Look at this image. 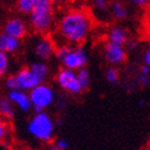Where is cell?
Wrapping results in <instances>:
<instances>
[{
    "instance_id": "f1b7e54d",
    "label": "cell",
    "mask_w": 150,
    "mask_h": 150,
    "mask_svg": "<svg viewBox=\"0 0 150 150\" xmlns=\"http://www.w3.org/2000/svg\"><path fill=\"white\" fill-rule=\"evenodd\" d=\"M146 3L148 1H145V0H134L133 1V4H136V5H146Z\"/></svg>"
},
{
    "instance_id": "3957f363",
    "label": "cell",
    "mask_w": 150,
    "mask_h": 150,
    "mask_svg": "<svg viewBox=\"0 0 150 150\" xmlns=\"http://www.w3.org/2000/svg\"><path fill=\"white\" fill-rule=\"evenodd\" d=\"M30 24L34 30L45 33L53 24V6L48 0H36V5L29 15Z\"/></svg>"
},
{
    "instance_id": "5b68a950",
    "label": "cell",
    "mask_w": 150,
    "mask_h": 150,
    "mask_svg": "<svg viewBox=\"0 0 150 150\" xmlns=\"http://www.w3.org/2000/svg\"><path fill=\"white\" fill-rule=\"evenodd\" d=\"M31 103H33V109L35 113H42L47 107H49L53 103L54 100V91L51 86L46 84H41L36 86L29 93Z\"/></svg>"
},
{
    "instance_id": "4fadbf2b",
    "label": "cell",
    "mask_w": 150,
    "mask_h": 150,
    "mask_svg": "<svg viewBox=\"0 0 150 150\" xmlns=\"http://www.w3.org/2000/svg\"><path fill=\"white\" fill-rule=\"evenodd\" d=\"M108 42L124 46L129 42V34L121 27H113L108 31Z\"/></svg>"
},
{
    "instance_id": "ba28073f",
    "label": "cell",
    "mask_w": 150,
    "mask_h": 150,
    "mask_svg": "<svg viewBox=\"0 0 150 150\" xmlns=\"http://www.w3.org/2000/svg\"><path fill=\"white\" fill-rule=\"evenodd\" d=\"M103 54L106 60L112 65H119L122 64L126 59V51L124 46H119L112 42H107L103 49Z\"/></svg>"
},
{
    "instance_id": "6da1fadb",
    "label": "cell",
    "mask_w": 150,
    "mask_h": 150,
    "mask_svg": "<svg viewBox=\"0 0 150 150\" xmlns=\"http://www.w3.org/2000/svg\"><path fill=\"white\" fill-rule=\"evenodd\" d=\"M91 28L89 16L84 11H70L60 19L59 33L62 39L71 43L83 42Z\"/></svg>"
},
{
    "instance_id": "ac0fdd59",
    "label": "cell",
    "mask_w": 150,
    "mask_h": 150,
    "mask_svg": "<svg viewBox=\"0 0 150 150\" xmlns=\"http://www.w3.org/2000/svg\"><path fill=\"white\" fill-rule=\"evenodd\" d=\"M77 78H78V82L82 86V89H86L90 84V74H89V71L86 69H81L77 71Z\"/></svg>"
},
{
    "instance_id": "f546056e",
    "label": "cell",
    "mask_w": 150,
    "mask_h": 150,
    "mask_svg": "<svg viewBox=\"0 0 150 150\" xmlns=\"http://www.w3.org/2000/svg\"><path fill=\"white\" fill-rule=\"evenodd\" d=\"M49 150H60V149H58L57 146H52V148H51V149H49Z\"/></svg>"
},
{
    "instance_id": "d4e9b609",
    "label": "cell",
    "mask_w": 150,
    "mask_h": 150,
    "mask_svg": "<svg viewBox=\"0 0 150 150\" xmlns=\"http://www.w3.org/2000/svg\"><path fill=\"white\" fill-rule=\"evenodd\" d=\"M69 142L67 141H65V139H58L57 142H55V146L58 148V149H60V150H66L67 148H69Z\"/></svg>"
},
{
    "instance_id": "8992f818",
    "label": "cell",
    "mask_w": 150,
    "mask_h": 150,
    "mask_svg": "<svg viewBox=\"0 0 150 150\" xmlns=\"http://www.w3.org/2000/svg\"><path fill=\"white\" fill-rule=\"evenodd\" d=\"M57 83L60 88L71 93V94H81L83 91L82 86L77 78V72L69 69H61L57 73Z\"/></svg>"
},
{
    "instance_id": "52a82bcc",
    "label": "cell",
    "mask_w": 150,
    "mask_h": 150,
    "mask_svg": "<svg viewBox=\"0 0 150 150\" xmlns=\"http://www.w3.org/2000/svg\"><path fill=\"white\" fill-rule=\"evenodd\" d=\"M88 61V55L86 52L84 51L83 47H77L72 48L70 53L65 57V59L62 60V65L65 69L72 70V71H78L81 69H84V65Z\"/></svg>"
},
{
    "instance_id": "9c48e42d",
    "label": "cell",
    "mask_w": 150,
    "mask_h": 150,
    "mask_svg": "<svg viewBox=\"0 0 150 150\" xmlns=\"http://www.w3.org/2000/svg\"><path fill=\"white\" fill-rule=\"evenodd\" d=\"M7 98L17 107L21 112L27 113L30 109H33V103L28 93L25 91H21V90H15V91H8Z\"/></svg>"
},
{
    "instance_id": "44dd1931",
    "label": "cell",
    "mask_w": 150,
    "mask_h": 150,
    "mask_svg": "<svg viewBox=\"0 0 150 150\" xmlns=\"http://www.w3.org/2000/svg\"><path fill=\"white\" fill-rule=\"evenodd\" d=\"M106 78L109 83H117L119 79V72L117 69L114 67H110L106 71Z\"/></svg>"
},
{
    "instance_id": "603a6c76",
    "label": "cell",
    "mask_w": 150,
    "mask_h": 150,
    "mask_svg": "<svg viewBox=\"0 0 150 150\" xmlns=\"http://www.w3.org/2000/svg\"><path fill=\"white\" fill-rule=\"evenodd\" d=\"M6 134H7V125L3 119H0V142L4 141Z\"/></svg>"
},
{
    "instance_id": "d6986e66",
    "label": "cell",
    "mask_w": 150,
    "mask_h": 150,
    "mask_svg": "<svg viewBox=\"0 0 150 150\" xmlns=\"http://www.w3.org/2000/svg\"><path fill=\"white\" fill-rule=\"evenodd\" d=\"M8 70V55L0 52V77H3Z\"/></svg>"
},
{
    "instance_id": "7402d4cb",
    "label": "cell",
    "mask_w": 150,
    "mask_h": 150,
    "mask_svg": "<svg viewBox=\"0 0 150 150\" xmlns=\"http://www.w3.org/2000/svg\"><path fill=\"white\" fill-rule=\"evenodd\" d=\"M94 6L100 12H106L108 10V3L105 0H96V1H94Z\"/></svg>"
},
{
    "instance_id": "83f0119b",
    "label": "cell",
    "mask_w": 150,
    "mask_h": 150,
    "mask_svg": "<svg viewBox=\"0 0 150 150\" xmlns=\"http://www.w3.org/2000/svg\"><path fill=\"white\" fill-rule=\"evenodd\" d=\"M127 46H129V49H134V48L137 47V42L130 41V42H127Z\"/></svg>"
},
{
    "instance_id": "5bb4252c",
    "label": "cell",
    "mask_w": 150,
    "mask_h": 150,
    "mask_svg": "<svg viewBox=\"0 0 150 150\" xmlns=\"http://www.w3.org/2000/svg\"><path fill=\"white\" fill-rule=\"evenodd\" d=\"M29 69H30V71L35 74V76H37L42 82H43V79L47 78L48 73H49V66L46 64L45 61H42V60L31 62V64L29 65Z\"/></svg>"
},
{
    "instance_id": "9a60e30c",
    "label": "cell",
    "mask_w": 150,
    "mask_h": 150,
    "mask_svg": "<svg viewBox=\"0 0 150 150\" xmlns=\"http://www.w3.org/2000/svg\"><path fill=\"white\" fill-rule=\"evenodd\" d=\"M15 105L7 98V96L0 97V115L5 119H12L15 117Z\"/></svg>"
},
{
    "instance_id": "e0dca14e",
    "label": "cell",
    "mask_w": 150,
    "mask_h": 150,
    "mask_svg": "<svg viewBox=\"0 0 150 150\" xmlns=\"http://www.w3.org/2000/svg\"><path fill=\"white\" fill-rule=\"evenodd\" d=\"M36 0H19L17 3V10L23 15H30L35 8Z\"/></svg>"
},
{
    "instance_id": "2e32d148",
    "label": "cell",
    "mask_w": 150,
    "mask_h": 150,
    "mask_svg": "<svg viewBox=\"0 0 150 150\" xmlns=\"http://www.w3.org/2000/svg\"><path fill=\"white\" fill-rule=\"evenodd\" d=\"M109 8H110V12H112V16H113L115 19H125L129 15L126 6L120 1L112 3Z\"/></svg>"
},
{
    "instance_id": "4dcf8cb0",
    "label": "cell",
    "mask_w": 150,
    "mask_h": 150,
    "mask_svg": "<svg viewBox=\"0 0 150 150\" xmlns=\"http://www.w3.org/2000/svg\"><path fill=\"white\" fill-rule=\"evenodd\" d=\"M139 105H141V107H143V106H145V102H144V101H141Z\"/></svg>"
},
{
    "instance_id": "ffe728a7",
    "label": "cell",
    "mask_w": 150,
    "mask_h": 150,
    "mask_svg": "<svg viewBox=\"0 0 150 150\" xmlns=\"http://www.w3.org/2000/svg\"><path fill=\"white\" fill-rule=\"evenodd\" d=\"M71 49H72V48H71L69 45H61V46H59V47L57 48V52H55V58L62 61V60L65 59V57L70 53Z\"/></svg>"
},
{
    "instance_id": "8fae6325",
    "label": "cell",
    "mask_w": 150,
    "mask_h": 150,
    "mask_svg": "<svg viewBox=\"0 0 150 150\" xmlns=\"http://www.w3.org/2000/svg\"><path fill=\"white\" fill-rule=\"evenodd\" d=\"M34 52L42 61L49 60L53 55H55L57 49L54 47V43L48 39H40L34 46Z\"/></svg>"
},
{
    "instance_id": "277c9868",
    "label": "cell",
    "mask_w": 150,
    "mask_h": 150,
    "mask_svg": "<svg viewBox=\"0 0 150 150\" xmlns=\"http://www.w3.org/2000/svg\"><path fill=\"white\" fill-rule=\"evenodd\" d=\"M42 84V81L35 76L29 67L19 70L16 74H11L5 81V86L10 91L21 90V91H31L36 86Z\"/></svg>"
},
{
    "instance_id": "1f68e13d",
    "label": "cell",
    "mask_w": 150,
    "mask_h": 150,
    "mask_svg": "<svg viewBox=\"0 0 150 150\" xmlns=\"http://www.w3.org/2000/svg\"><path fill=\"white\" fill-rule=\"evenodd\" d=\"M149 40H150V34H149Z\"/></svg>"
},
{
    "instance_id": "cb8c5ba5",
    "label": "cell",
    "mask_w": 150,
    "mask_h": 150,
    "mask_svg": "<svg viewBox=\"0 0 150 150\" xmlns=\"http://www.w3.org/2000/svg\"><path fill=\"white\" fill-rule=\"evenodd\" d=\"M137 83L141 84V85L146 86V85L150 84V78H149V76H145V74L139 73L138 76H137Z\"/></svg>"
},
{
    "instance_id": "7c38bea8",
    "label": "cell",
    "mask_w": 150,
    "mask_h": 150,
    "mask_svg": "<svg viewBox=\"0 0 150 150\" xmlns=\"http://www.w3.org/2000/svg\"><path fill=\"white\" fill-rule=\"evenodd\" d=\"M19 48H21V40L11 37L4 33L0 34V52L11 54V53H16Z\"/></svg>"
},
{
    "instance_id": "7a4b0ae2",
    "label": "cell",
    "mask_w": 150,
    "mask_h": 150,
    "mask_svg": "<svg viewBox=\"0 0 150 150\" xmlns=\"http://www.w3.org/2000/svg\"><path fill=\"white\" fill-rule=\"evenodd\" d=\"M28 132L34 138L49 142L54 137V121L47 113H35L28 122Z\"/></svg>"
},
{
    "instance_id": "30bf717a",
    "label": "cell",
    "mask_w": 150,
    "mask_h": 150,
    "mask_svg": "<svg viewBox=\"0 0 150 150\" xmlns=\"http://www.w3.org/2000/svg\"><path fill=\"white\" fill-rule=\"evenodd\" d=\"M3 33L11 36V37H15V39L21 40L27 35V25L22 19L12 18L5 23Z\"/></svg>"
},
{
    "instance_id": "484cf974",
    "label": "cell",
    "mask_w": 150,
    "mask_h": 150,
    "mask_svg": "<svg viewBox=\"0 0 150 150\" xmlns=\"http://www.w3.org/2000/svg\"><path fill=\"white\" fill-rule=\"evenodd\" d=\"M144 65L150 66V47L146 49V52L144 54Z\"/></svg>"
},
{
    "instance_id": "4316f807",
    "label": "cell",
    "mask_w": 150,
    "mask_h": 150,
    "mask_svg": "<svg viewBox=\"0 0 150 150\" xmlns=\"http://www.w3.org/2000/svg\"><path fill=\"white\" fill-rule=\"evenodd\" d=\"M141 73H142V74H145V76H149V73H150V66L143 65V66L141 67Z\"/></svg>"
}]
</instances>
